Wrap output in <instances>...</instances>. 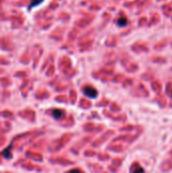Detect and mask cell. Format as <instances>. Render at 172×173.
Returning <instances> with one entry per match:
<instances>
[{
  "label": "cell",
  "instance_id": "obj_3",
  "mask_svg": "<svg viewBox=\"0 0 172 173\" xmlns=\"http://www.w3.org/2000/svg\"><path fill=\"white\" fill-rule=\"evenodd\" d=\"M135 170L133 171V173H144V169L140 166H138V164H136V166H134Z\"/></svg>",
  "mask_w": 172,
  "mask_h": 173
},
{
  "label": "cell",
  "instance_id": "obj_1",
  "mask_svg": "<svg viewBox=\"0 0 172 173\" xmlns=\"http://www.w3.org/2000/svg\"><path fill=\"white\" fill-rule=\"evenodd\" d=\"M83 92H84V94H85V95L89 96V97H91V98H94V97H96V96H97L96 89L93 88L92 86H86V87H84Z\"/></svg>",
  "mask_w": 172,
  "mask_h": 173
},
{
  "label": "cell",
  "instance_id": "obj_2",
  "mask_svg": "<svg viewBox=\"0 0 172 173\" xmlns=\"http://www.w3.org/2000/svg\"><path fill=\"white\" fill-rule=\"evenodd\" d=\"M52 114L54 117L56 119H60L61 116H63V110H52Z\"/></svg>",
  "mask_w": 172,
  "mask_h": 173
},
{
  "label": "cell",
  "instance_id": "obj_5",
  "mask_svg": "<svg viewBox=\"0 0 172 173\" xmlns=\"http://www.w3.org/2000/svg\"><path fill=\"white\" fill-rule=\"evenodd\" d=\"M43 1H44V0H33V1L31 2V5H29V9H31V8H33V7H35V6H37L38 4L41 3V2H43Z\"/></svg>",
  "mask_w": 172,
  "mask_h": 173
},
{
  "label": "cell",
  "instance_id": "obj_4",
  "mask_svg": "<svg viewBox=\"0 0 172 173\" xmlns=\"http://www.w3.org/2000/svg\"><path fill=\"white\" fill-rule=\"evenodd\" d=\"M127 22H128L127 18H120L118 20V24L120 25V27H125V25H127Z\"/></svg>",
  "mask_w": 172,
  "mask_h": 173
},
{
  "label": "cell",
  "instance_id": "obj_6",
  "mask_svg": "<svg viewBox=\"0 0 172 173\" xmlns=\"http://www.w3.org/2000/svg\"><path fill=\"white\" fill-rule=\"evenodd\" d=\"M68 173H81V172H80V170H78V169H74V170H71V171H69Z\"/></svg>",
  "mask_w": 172,
  "mask_h": 173
}]
</instances>
